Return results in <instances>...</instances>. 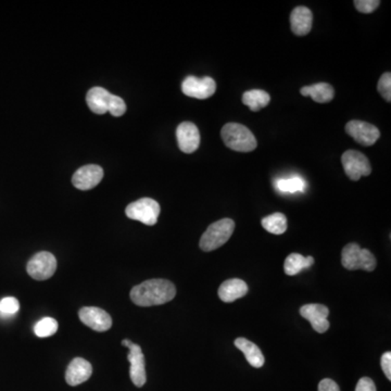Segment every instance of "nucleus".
Instances as JSON below:
<instances>
[{"instance_id": "nucleus-2", "label": "nucleus", "mask_w": 391, "mask_h": 391, "mask_svg": "<svg viewBox=\"0 0 391 391\" xmlns=\"http://www.w3.org/2000/svg\"><path fill=\"white\" fill-rule=\"evenodd\" d=\"M221 136L229 149L238 153H250L258 147L254 133L239 123H227L221 131Z\"/></svg>"}, {"instance_id": "nucleus-10", "label": "nucleus", "mask_w": 391, "mask_h": 391, "mask_svg": "<svg viewBox=\"0 0 391 391\" xmlns=\"http://www.w3.org/2000/svg\"><path fill=\"white\" fill-rule=\"evenodd\" d=\"M345 132L362 146H373L381 137V132L375 125L359 120L347 123Z\"/></svg>"}, {"instance_id": "nucleus-6", "label": "nucleus", "mask_w": 391, "mask_h": 391, "mask_svg": "<svg viewBox=\"0 0 391 391\" xmlns=\"http://www.w3.org/2000/svg\"><path fill=\"white\" fill-rule=\"evenodd\" d=\"M341 164L347 176L354 182L372 173V166L368 158L356 150H347L343 153L341 155Z\"/></svg>"}, {"instance_id": "nucleus-15", "label": "nucleus", "mask_w": 391, "mask_h": 391, "mask_svg": "<svg viewBox=\"0 0 391 391\" xmlns=\"http://www.w3.org/2000/svg\"><path fill=\"white\" fill-rule=\"evenodd\" d=\"M92 373V364L88 361L83 358H75L66 368V381L70 386H77L88 381Z\"/></svg>"}, {"instance_id": "nucleus-19", "label": "nucleus", "mask_w": 391, "mask_h": 391, "mask_svg": "<svg viewBox=\"0 0 391 391\" xmlns=\"http://www.w3.org/2000/svg\"><path fill=\"white\" fill-rule=\"evenodd\" d=\"M235 345H236V348L244 353L250 365L256 368H260L265 365V356L257 345H254V343L248 341L246 338L240 337L237 338L235 341Z\"/></svg>"}, {"instance_id": "nucleus-4", "label": "nucleus", "mask_w": 391, "mask_h": 391, "mask_svg": "<svg viewBox=\"0 0 391 391\" xmlns=\"http://www.w3.org/2000/svg\"><path fill=\"white\" fill-rule=\"evenodd\" d=\"M341 265L349 271L363 269L372 272L377 265L375 256L370 250L362 249L358 244H348L341 251Z\"/></svg>"}, {"instance_id": "nucleus-26", "label": "nucleus", "mask_w": 391, "mask_h": 391, "mask_svg": "<svg viewBox=\"0 0 391 391\" xmlns=\"http://www.w3.org/2000/svg\"><path fill=\"white\" fill-rule=\"evenodd\" d=\"M20 310V303L15 297H6L0 300V314L3 316H12Z\"/></svg>"}, {"instance_id": "nucleus-1", "label": "nucleus", "mask_w": 391, "mask_h": 391, "mask_svg": "<svg viewBox=\"0 0 391 391\" xmlns=\"http://www.w3.org/2000/svg\"><path fill=\"white\" fill-rule=\"evenodd\" d=\"M176 296V288L170 280H149L131 290V299L140 307H153L170 303Z\"/></svg>"}, {"instance_id": "nucleus-24", "label": "nucleus", "mask_w": 391, "mask_h": 391, "mask_svg": "<svg viewBox=\"0 0 391 391\" xmlns=\"http://www.w3.org/2000/svg\"><path fill=\"white\" fill-rule=\"evenodd\" d=\"M277 189L282 193H297V191H305L307 188V182L300 176H292V178H280L276 180Z\"/></svg>"}, {"instance_id": "nucleus-30", "label": "nucleus", "mask_w": 391, "mask_h": 391, "mask_svg": "<svg viewBox=\"0 0 391 391\" xmlns=\"http://www.w3.org/2000/svg\"><path fill=\"white\" fill-rule=\"evenodd\" d=\"M381 365L388 381H391V352L387 351L383 353L381 359Z\"/></svg>"}, {"instance_id": "nucleus-9", "label": "nucleus", "mask_w": 391, "mask_h": 391, "mask_svg": "<svg viewBox=\"0 0 391 391\" xmlns=\"http://www.w3.org/2000/svg\"><path fill=\"white\" fill-rule=\"evenodd\" d=\"M182 90L186 96L196 99H208L213 96L216 90V83L212 77H204L202 79L191 77H186L182 83Z\"/></svg>"}, {"instance_id": "nucleus-17", "label": "nucleus", "mask_w": 391, "mask_h": 391, "mask_svg": "<svg viewBox=\"0 0 391 391\" xmlns=\"http://www.w3.org/2000/svg\"><path fill=\"white\" fill-rule=\"evenodd\" d=\"M248 294V285L239 278L225 280L219 288V297L223 303H234Z\"/></svg>"}, {"instance_id": "nucleus-18", "label": "nucleus", "mask_w": 391, "mask_h": 391, "mask_svg": "<svg viewBox=\"0 0 391 391\" xmlns=\"http://www.w3.org/2000/svg\"><path fill=\"white\" fill-rule=\"evenodd\" d=\"M113 95L102 87H94L87 93L86 102L89 109L96 115H104L109 111L110 102Z\"/></svg>"}, {"instance_id": "nucleus-25", "label": "nucleus", "mask_w": 391, "mask_h": 391, "mask_svg": "<svg viewBox=\"0 0 391 391\" xmlns=\"http://www.w3.org/2000/svg\"><path fill=\"white\" fill-rule=\"evenodd\" d=\"M58 330V322L53 318H44L36 323L34 333L37 337L46 338L55 335Z\"/></svg>"}, {"instance_id": "nucleus-11", "label": "nucleus", "mask_w": 391, "mask_h": 391, "mask_svg": "<svg viewBox=\"0 0 391 391\" xmlns=\"http://www.w3.org/2000/svg\"><path fill=\"white\" fill-rule=\"evenodd\" d=\"M104 178V170L96 164H88L79 168L74 173L72 183L79 191H89L96 187Z\"/></svg>"}, {"instance_id": "nucleus-32", "label": "nucleus", "mask_w": 391, "mask_h": 391, "mask_svg": "<svg viewBox=\"0 0 391 391\" xmlns=\"http://www.w3.org/2000/svg\"><path fill=\"white\" fill-rule=\"evenodd\" d=\"M318 391H341V389L333 379H325L318 383Z\"/></svg>"}, {"instance_id": "nucleus-29", "label": "nucleus", "mask_w": 391, "mask_h": 391, "mask_svg": "<svg viewBox=\"0 0 391 391\" xmlns=\"http://www.w3.org/2000/svg\"><path fill=\"white\" fill-rule=\"evenodd\" d=\"M353 3L356 6V10L368 15V13L374 12L376 9L379 8L381 1L379 0H354Z\"/></svg>"}, {"instance_id": "nucleus-16", "label": "nucleus", "mask_w": 391, "mask_h": 391, "mask_svg": "<svg viewBox=\"0 0 391 391\" xmlns=\"http://www.w3.org/2000/svg\"><path fill=\"white\" fill-rule=\"evenodd\" d=\"M312 22V11L307 7L299 6L290 13V26L296 35L305 36L310 33Z\"/></svg>"}, {"instance_id": "nucleus-13", "label": "nucleus", "mask_w": 391, "mask_h": 391, "mask_svg": "<svg viewBox=\"0 0 391 391\" xmlns=\"http://www.w3.org/2000/svg\"><path fill=\"white\" fill-rule=\"evenodd\" d=\"M79 320L89 328L96 332H106L112 326V318L109 313L100 307H85L79 312Z\"/></svg>"}, {"instance_id": "nucleus-8", "label": "nucleus", "mask_w": 391, "mask_h": 391, "mask_svg": "<svg viewBox=\"0 0 391 391\" xmlns=\"http://www.w3.org/2000/svg\"><path fill=\"white\" fill-rule=\"evenodd\" d=\"M122 345L130 350L127 354V360L130 362L131 365V381L136 387L144 386L147 381V375H146L145 356L142 353V348L128 339L122 341Z\"/></svg>"}, {"instance_id": "nucleus-28", "label": "nucleus", "mask_w": 391, "mask_h": 391, "mask_svg": "<svg viewBox=\"0 0 391 391\" xmlns=\"http://www.w3.org/2000/svg\"><path fill=\"white\" fill-rule=\"evenodd\" d=\"M113 117H122L126 112V104L121 97L113 95L110 102L109 111Z\"/></svg>"}, {"instance_id": "nucleus-31", "label": "nucleus", "mask_w": 391, "mask_h": 391, "mask_svg": "<svg viewBox=\"0 0 391 391\" xmlns=\"http://www.w3.org/2000/svg\"><path fill=\"white\" fill-rule=\"evenodd\" d=\"M356 391H376V386L374 381L368 377H363L358 381Z\"/></svg>"}, {"instance_id": "nucleus-21", "label": "nucleus", "mask_w": 391, "mask_h": 391, "mask_svg": "<svg viewBox=\"0 0 391 391\" xmlns=\"http://www.w3.org/2000/svg\"><path fill=\"white\" fill-rule=\"evenodd\" d=\"M271 102V96L261 89H252L242 95V102L251 111L257 112L267 107Z\"/></svg>"}, {"instance_id": "nucleus-5", "label": "nucleus", "mask_w": 391, "mask_h": 391, "mask_svg": "<svg viewBox=\"0 0 391 391\" xmlns=\"http://www.w3.org/2000/svg\"><path fill=\"white\" fill-rule=\"evenodd\" d=\"M160 211V204L157 201L151 198H142L128 204L125 213L128 219L153 227L157 224Z\"/></svg>"}, {"instance_id": "nucleus-14", "label": "nucleus", "mask_w": 391, "mask_h": 391, "mask_svg": "<svg viewBox=\"0 0 391 391\" xmlns=\"http://www.w3.org/2000/svg\"><path fill=\"white\" fill-rule=\"evenodd\" d=\"M178 147L185 153H195L200 146V133L198 127L191 122H183L176 128Z\"/></svg>"}, {"instance_id": "nucleus-7", "label": "nucleus", "mask_w": 391, "mask_h": 391, "mask_svg": "<svg viewBox=\"0 0 391 391\" xmlns=\"http://www.w3.org/2000/svg\"><path fill=\"white\" fill-rule=\"evenodd\" d=\"M56 269V258L54 254L48 251H41L36 254L26 265L28 275L36 280H48L55 274Z\"/></svg>"}, {"instance_id": "nucleus-23", "label": "nucleus", "mask_w": 391, "mask_h": 391, "mask_svg": "<svg viewBox=\"0 0 391 391\" xmlns=\"http://www.w3.org/2000/svg\"><path fill=\"white\" fill-rule=\"evenodd\" d=\"M262 227L271 234L282 235L287 231V219L284 214L277 212L265 216V219L262 220Z\"/></svg>"}, {"instance_id": "nucleus-22", "label": "nucleus", "mask_w": 391, "mask_h": 391, "mask_svg": "<svg viewBox=\"0 0 391 391\" xmlns=\"http://www.w3.org/2000/svg\"><path fill=\"white\" fill-rule=\"evenodd\" d=\"M314 263L313 257H303L299 254H292L285 260L284 271L289 276L297 275L303 269H309Z\"/></svg>"}, {"instance_id": "nucleus-27", "label": "nucleus", "mask_w": 391, "mask_h": 391, "mask_svg": "<svg viewBox=\"0 0 391 391\" xmlns=\"http://www.w3.org/2000/svg\"><path fill=\"white\" fill-rule=\"evenodd\" d=\"M377 90L387 102H391V73L386 72L381 75L377 84Z\"/></svg>"}, {"instance_id": "nucleus-20", "label": "nucleus", "mask_w": 391, "mask_h": 391, "mask_svg": "<svg viewBox=\"0 0 391 391\" xmlns=\"http://www.w3.org/2000/svg\"><path fill=\"white\" fill-rule=\"evenodd\" d=\"M303 96H310L318 104H327L332 102L335 97V90L332 85L327 83H318V84L305 86L300 89Z\"/></svg>"}, {"instance_id": "nucleus-12", "label": "nucleus", "mask_w": 391, "mask_h": 391, "mask_svg": "<svg viewBox=\"0 0 391 391\" xmlns=\"http://www.w3.org/2000/svg\"><path fill=\"white\" fill-rule=\"evenodd\" d=\"M300 314L311 323L313 330L318 333H325L330 328V322L327 320L330 310L325 305L318 303L303 305L300 307Z\"/></svg>"}, {"instance_id": "nucleus-3", "label": "nucleus", "mask_w": 391, "mask_h": 391, "mask_svg": "<svg viewBox=\"0 0 391 391\" xmlns=\"http://www.w3.org/2000/svg\"><path fill=\"white\" fill-rule=\"evenodd\" d=\"M234 229L235 222L233 220L222 219L214 222L201 236L199 246L207 252L219 249L220 247L229 242Z\"/></svg>"}]
</instances>
